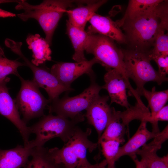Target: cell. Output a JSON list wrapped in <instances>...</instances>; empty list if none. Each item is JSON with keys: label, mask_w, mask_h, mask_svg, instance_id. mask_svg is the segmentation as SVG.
<instances>
[{"label": "cell", "mask_w": 168, "mask_h": 168, "mask_svg": "<svg viewBox=\"0 0 168 168\" xmlns=\"http://www.w3.org/2000/svg\"><path fill=\"white\" fill-rule=\"evenodd\" d=\"M168 11L167 1L163 0L145 13L118 24L124 31L127 43L132 49L148 52L159 30H168Z\"/></svg>", "instance_id": "1"}, {"label": "cell", "mask_w": 168, "mask_h": 168, "mask_svg": "<svg viewBox=\"0 0 168 168\" xmlns=\"http://www.w3.org/2000/svg\"><path fill=\"white\" fill-rule=\"evenodd\" d=\"M75 2L72 0H46L40 4L33 5L25 0H21L18 1L15 9L24 11L17 14L22 21H26L31 18L38 21L45 34L44 39L50 45L60 19L67 11V9Z\"/></svg>", "instance_id": "2"}, {"label": "cell", "mask_w": 168, "mask_h": 168, "mask_svg": "<svg viewBox=\"0 0 168 168\" xmlns=\"http://www.w3.org/2000/svg\"><path fill=\"white\" fill-rule=\"evenodd\" d=\"M91 132V128L84 131L78 127L61 148L49 149L51 156L56 163L63 164L65 168H96L98 163L91 164L86 158L87 150L91 152L98 145L97 142L88 139Z\"/></svg>", "instance_id": "3"}, {"label": "cell", "mask_w": 168, "mask_h": 168, "mask_svg": "<svg viewBox=\"0 0 168 168\" xmlns=\"http://www.w3.org/2000/svg\"><path fill=\"white\" fill-rule=\"evenodd\" d=\"M82 114L73 119L58 115L49 114L44 115L38 122L29 127L31 133L35 138L29 141L26 146L31 148L43 147L48 141L53 138H59L66 143L73 135L78 127L77 124L84 119Z\"/></svg>", "instance_id": "4"}, {"label": "cell", "mask_w": 168, "mask_h": 168, "mask_svg": "<svg viewBox=\"0 0 168 168\" xmlns=\"http://www.w3.org/2000/svg\"><path fill=\"white\" fill-rule=\"evenodd\" d=\"M124 61L127 77L135 83L136 91L144 87L149 82H154L159 85L168 81L167 77L161 76L153 67L148 52L130 49L123 50Z\"/></svg>", "instance_id": "5"}, {"label": "cell", "mask_w": 168, "mask_h": 168, "mask_svg": "<svg viewBox=\"0 0 168 168\" xmlns=\"http://www.w3.org/2000/svg\"><path fill=\"white\" fill-rule=\"evenodd\" d=\"M88 34L86 52L93 54L99 63L106 69L116 70L129 82L125 70L123 50L116 46L113 40L106 36Z\"/></svg>", "instance_id": "6"}, {"label": "cell", "mask_w": 168, "mask_h": 168, "mask_svg": "<svg viewBox=\"0 0 168 168\" xmlns=\"http://www.w3.org/2000/svg\"><path fill=\"white\" fill-rule=\"evenodd\" d=\"M91 81L89 86L78 95L72 97L65 96L50 102L48 108L49 114L54 113L71 119L82 114L81 112L91 105L102 89L95 80Z\"/></svg>", "instance_id": "7"}, {"label": "cell", "mask_w": 168, "mask_h": 168, "mask_svg": "<svg viewBox=\"0 0 168 168\" xmlns=\"http://www.w3.org/2000/svg\"><path fill=\"white\" fill-rule=\"evenodd\" d=\"M20 89L14 100L16 105L26 124L31 119L44 115V110L50 101L40 92L33 80H26L20 75Z\"/></svg>", "instance_id": "8"}, {"label": "cell", "mask_w": 168, "mask_h": 168, "mask_svg": "<svg viewBox=\"0 0 168 168\" xmlns=\"http://www.w3.org/2000/svg\"><path fill=\"white\" fill-rule=\"evenodd\" d=\"M14 53L19 56L24 61L26 66L31 70L33 74V81L39 88L45 90L50 102L58 99L59 95L63 92L74 90L72 88L67 87L62 84L46 67L36 66L33 64L23 54L20 47L15 48Z\"/></svg>", "instance_id": "9"}, {"label": "cell", "mask_w": 168, "mask_h": 168, "mask_svg": "<svg viewBox=\"0 0 168 168\" xmlns=\"http://www.w3.org/2000/svg\"><path fill=\"white\" fill-rule=\"evenodd\" d=\"M96 63H99L94 57L89 61L79 62H59L53 65L50 71L62 84L70 88L72 82L84 74H87L91 81L95 80L92 67Z\"/></svg>", "instance_id": "10"}, {"label": "cell", "mask_w": 168, "mask_h": 168, "mask_svg": "<svg viewBox=\"0 0 168 168\" xmlns=\"http://www.w3.org/2000/svg\"><path fill=\"white\" fill-rule=\"evenodd\" d=\"M10 78L0 81V114L9 120L17 128L23 140L24 146L28 144L31 133L30 127L20 118L14 100L11 96L7 84Z\"/></svg>", "instance_id": "11"}, {"label": "cell", "mask_w": 168, "mask_h": 168, "mask_svg": "<svg viewBox=\"0 0 168 168\" xmlns=\"http://www.w3.org/2000/svg\"><path fill=\"white\" fill-rule=\"evenodd\" d=\"M106 69L107 72L104 76L105 84L102 86V89L108 91L111 99V104L115 103L126 109H128L131 105L128 100L126 89L130 91L133 88L129 82L116 70Z\"/></svg>", "instance_id": "12"}, {"label": "cell", "mask_w": 168, "mask_h": 168, "mask_svg": "<svg viewBox=\"0 0 168 168\" xmlns=\"http://www.w3.org/2000/svg\"><path fill=\"white\" fill-rule=\"evenodd\" d=\"M109 97L108 96L99 95L86 110L84 115L88 123L95 128L98 139L109 124L115 109L107 103Z\"/></svg>", "instance_id": "13"}, {"label": "cell", "mask_w": 168, "mask_h": 168, "mask_svg": "<svg viewBox=\"0 0 168 168\" xmlns=\"http://www.w3.org/2000/svg\"><path fill=\"white\" fill-rule=\"evenodd\" d=\"M91 25L87 33L97 34L106 36L119 43H127L125 36L116 21L110 17L95 13L89 21Z\"/></svg>", "instance_id": "14"}, {"label": "cell", "mask_w": 168, "mask_h": 168, "mask_svg": "<svg viewBox=\"0 0 168 168\" xmlns=\"http://www.w3.org/2000/svg\"><path fill=\"white\" fill-rule=\"evenodd\" d=\"M147 123L145 121H141L135 134L124 145L119 147L116 157L117 161L124 156H128L131 158L136 156V152L159 133L149 131L147 128Z\"/></svg>", "instance_id": "15"}, {"label": "cell", "mask_w": 168, "mask_h": 168, "mask_svg": "<svg viewBox=\"0 0 168 168\" xmlns=\"http://www.w3.org/2000/svg\"><path fill=\"white\" fill-rule=\"evenodd\" d=\"M32 148L21 145L9 149L0 148V168L24 167L31 156Z\"/></svg>", "instance_id": "16"}, {"label": "cell", "mask_w": 168, "mask_h": 168, "mask_svg": "<svg viewBox=\"0 0 168 168\" xmlns=\"http://www.w3.org/2000/svg\"><path fill=\"white\" fill-rule=\"evenodd\" d=\"M106 2L105 0L89 1L85 5L79 6L73 9L67 11L69 18L68 21L74 26L84 30L87 22Z\"/></svg>", "instance_id": "17"}, {"label": "cell", "mask_w": 168, "mask_h": 168, "mask_svg": "<svg viewBox=\"0 0 168 168\" xmlns=\"http://www.w3.org/2000/svg\"><path fill=\"white\" fill-rule=\"evenodd\" d=\"M132 95L136 99L135 105L130 107L123 112L120 113L121 119L126 126H128L129 122L133 119H139L150 122L152 125V129L158 128V122L156 121L155 116L142 103L140 96L136 92Z\"/></svg>", "instance_id": "18"}, {"label": "cell", "mask_w": 168, "mask_h": 168, "mask_svg": "<svg viewBox=\"0 0 168 168\" xmlns=\"http://www.w3.org/2000/svg\"><path fill=\"white\" fill-rule=\"evenodd\" d=\"M28 49L32 50L33 59L31 62L36 66L43 64L51 59V51L49 45L45 39L36 34H29L26 40Z\"/></svg>", "instance_id": "19"}, {"label": "cell", "mask_w": 168, "mask_h": 168, "mask_svg": "<svg viewBox=\"0 0 168 168\" xmlns=\"http://www.w3.org/2000/svg\"><path fill=\"white\" fill-rule=\"evenodd\" d=\"M159 149L149 143L145 144L136 154L141 156L140 161L146 168H168V155L162 157L158 156L157 152Z\"/></svg>", "instance_id": "20"}, {"label": "cell", "mask_w": 168, "mask_h": 168, "mask_svg": "<svg viewBox=\"0 0 168 168\" xmlns=\"http://www.w3.org/2000/svg\"><path fill=\"white\" fill-rule=\"evenodd\" d=\"M66 27L67 33L75 51L72 56L73 59L77 62L87 60L85 57L84 51L88 33L74 26L68 20L67 21Z\"/></svg>", "instance_id": "21"}, {"label": "cell", "mask_w": 168, "mask_h": 168, "mask_svg": "<svg viewBox=\"0 0 168 168\" xmlns=\"http://www.w3.org/2000/svg\"><path fill=\"white\" fill-rule=\"evenodd\" d=\"M120 111L114 110L111 119L97 143L101 141L116 140L123 143L125 141L124 135L127 132L126 126L120 122Z\"/></svg>", "instance_id": "22"}, {"label": "cell", "mask_w": 168, "mask_h": 168, "mask_svg": "<svg viewBox=\"0 0 168 168\" xmlns=\"http://www.w3.org/2000/svg\"><path fill=\"white\" fill-rule=\"evenodd\" d=\"M31 160L24 168H65L62 164L56 163L51 156L49 149L43 147L33 148Z\"/></svg>", "instance_id": "23"}, {"label": "cell", "mask_w": 168, "mask_h": 168, "mask_svg": "<svg viewBox=\"0 0 168 168\" xmlns=\"http://www.w3.org/2000/svg\"><path fill=\"white\" fill-rule=\"evenodd\" d=\"M163 0H129L123 17L116 21L117 24L124 20L134 18L154 8Z\"/></svg>", "instance_id": "24"}, {"label": "cell", "mask_w": 168, "mask_h": 168, "mask_svg": "<svg viewBox=\"0 0 168 168\" xmlns=\"http://www.w3.org/2000/svg\"><path fill=\"white\" fill-rule=\"evenodd\" d=\"M135 91L140 96H143L147 100L151 112L155 114L164 107L168 100V89L156 91L154 86L151 91L143 87L139 91Z\"/></svg>", "instance_id": "25"}, {"label": "cell", "mask_w": 168, "mask_h": 168, "mask_svg": "<svg viewBox=\"0 0 168 168\" xmlns=\"http://www.w3.org/2000/svg\"><path fill=\"white\" fill-rule=\"evenodd\" d=\"M121 143V142L116 140L102 141L98 143L101 147L107 168H115L116 156Z\"/></svg>", "instance_id": "26"}, {"label": "cell", "mask_w": 168, "mask_h": 168, "mask_svg": "<svg viewBox=\"0 0 168 168\" xmlns=\"http://www.w3.org/2000/svg\"><path fill=\"white\" fill-rule=\"evenodd\" d=\"M23 66H26L24 63L7 58L2 49L0 47V81L4 80L9 74H13L18 77L20 75L17 68Z\"/></svg>", "instance_id": "27"}, {"label": "cell", "mask_w": 168, "mask_h": 168, "mask_svg": "<svg viewBox=\"0 0 168 168\" xmlns=\"http://www.w3.org/2000/svg\"><path fill=\"white\" fill-rule=\"evenodd\" d=\"M166 30L161 29L158 31L154 40L153 49L148 52L150 59L154 56L168 55V35L167 33H165Z\"/></svg>", "instance_id": "28"}, {"label": "cell", "mask_w": 168, "mask_h": 168, "mask_svg": "<svg viewBox=\"0 0 168 168\" xmlns=\"http://www.w3.org/2000/svg\"><path fill=\"white\" fill-rule=\"evenodd\" d=\"M168 55H158L152 57L151 60H154L158 68V71L163 77H166L168 73Z\"/></svg>", "instance_id": "29"}, {"label": "cell", "mask_w": 168, "mask_h": 168, "mask_svg": "<svg viewBox=\"0 0 168 168\" xmlns=\"http://www.w3.org/2000/svg\"><path fill=\"white\" fill-rule=\"evenodd\" d=\"M4 1H0V3ZM16 15L14 13L5 11L0 8V17L6 18L8 17H13L16 16Z\"/></svg>", "instance_id": "30"}, {"label": "cell", "mask_w": 168, "mask_h": 168, "mask_svg": "<svg viewBox=\"0 0 168 168\" xmlns=\"http://www.w3.org/2000/svg\"><path fill=\"white\" fill-rule=\"evenodd\" d=\"M132 159L135 164L136 168H146L141 161L138 159L136 156Z\"/></svg>", "instance_id": "31"}, {"label": "cell", "mask_w": 168, "mask_h": 168, "mask_svg": "<svg viewBox=\"0 0 168 168\" xmlns=\"http://www.w3.org/2000/svg\"><path fill=\"white\" fill-rule=\"evenodd\" d=\"M107 166V163L105 160H103L100 162L98 163L97 166L96 168H107L106 167Z\"/></svg>", "instance_id": "32"}]
</instances>
